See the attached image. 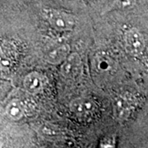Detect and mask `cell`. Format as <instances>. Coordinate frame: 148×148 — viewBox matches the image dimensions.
Listing matches in <instances>:
<instances>
[{"instance_id": "8", "label": "cell", "mask_w": 148, "mask_h": 148, "mask_svg": "<svg viewBox=\"0 0 148 148\" xmlns=\"http://www.w3.org/2000/svg\"><path fill=\"white\" fill-rule=\"evenodd\" d=\"M16 58V49L9 42H4L1 47V66L3 68H10Z\"/></svg>"}, {"instance_id": "2", "label": "cell", "mask_w": 148, "mask_h": 148, "mask_svg": "<svg viewBox=\"0 0 148 148\" xmlns=\"http://www.w3.org/2000/svg\"><path fill=\"white\" fill-rule=\"evenodd\" d=\"M69 50L70 49L67 45H50L44 51V58L50 64H58L67 58Z\"/></svg>"}, {"instance_id": "6", "label": "cell", "mask_w": 148, "mask_h": 148, "mask_svg": "<svg viewBox=\"0 0 148 148\" xmlns=\"http://www.w3.org/2000/svg\"><path fill=\"white\" fill-rule=\"evenodd\" d=\"M133 104L132 98L129 95H120L114 100V108L115 114L119 118H124L127 116L129 110Z\"/></svg>"}, {"instance_id": "1", "label": "cell", "mask_w": 148, "mask_h": 148, "mask_svg": "<svg viewBox=\"0 0 148 148\" xmlns=\"http://www.w3.org/2000/svg\"><path fill=\"white\" fill-rule=\"evenodd\" d=\"M45 19L55 30L71 31L74 27V19L64 12L54 9H45L42 12Z\"/></svg>"}, {"instance_id": "10", "label": "cell", "mask_w": 148, "mask_h": 148, "mask_svg": "<svg viewBox=\"0 0 148 148\" xmlns=\"http://www.w3.org/2000/svg\"><path fill=\"white\" fill-rule=\"evenodd\" d=\"M136 0H116L117 5L121 8H129L135 4Z\"/></svg>"}, {"instance_id": "7", "label": "cell", "mask_w": 148, "mask_h": 148, "mask_svg": "<svg viewBox=\"0 0 148 148\" xmlns=\"http://www.w3.org/2000/svg\"><path fill=\"white\" fill-rule=\"evenodd\" d=\"M94 108H95V105L89 99L78 98L74 100L71 103V110L76 114H78L81 116L89 114L94 110Z\"/></svg>"}, {"instance_id": "9", "label": "cell", "mask_w": 148, "mask_h": 148, "mask_svg": "<svg viewBox=\"0 0 148 148\" xmlns=\"http://www.w3.org/2000/svg\"><path fill=\"white\" fill-rule=\"evenodd\" d=\"M25 107L20 101H12L6 108V114L12 120H19L24 115Z\"/></svg>"}, {"instance_id": "5", "label": "cell", "mask_w": 148, "mask_h": 148, "mask_svg": "<svg viewBox=\"0 0 148 148\" xmlns=\"http://www.w3.org/2000/svg\"><path fill=\"white\" fill-rule=\"evenodd\" d=\"M45 79L42 75L38 73H29L24 79V87L31 93H39L43 90Z\"/></svg>"}, {"instance_id": "4", "label": "cell", "mask_w": 148, "mask_h": 148, "mask_svg": "<svg viewBox=\"0 0 148 148\" xmlns=\"http://www.w3.org/2000/svg\"><path fill=\"white\" fill-rule=\"evenodd\" d=\"M127 49L132 54H139L143 51L145 41L143 35L137 29H131L125 34Z\"/></svg>"}, {"instance_id": "3", "label": "cell", "mask_w": 148, "mask_h": 148, "mask_svg": "<svg viewBox=\"0 0 148 148\" xmlns=\"http://www.w3.org/2000/svg\"><path fill=\"white\" fill-rule=\"evenodd\" d=\"M82 61L77 53L69 55L61 66V73L65 77L76 78L82 73Z\"/></svg>"}]
</instances>
